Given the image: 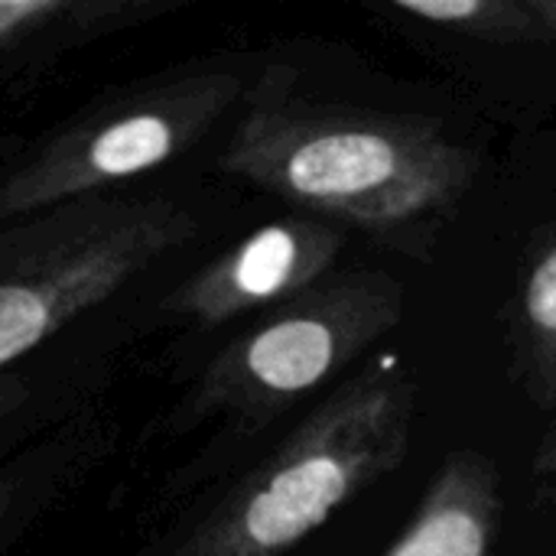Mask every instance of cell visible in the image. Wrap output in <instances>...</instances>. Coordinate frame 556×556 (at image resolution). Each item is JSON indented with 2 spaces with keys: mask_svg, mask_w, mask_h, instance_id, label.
I'll return each mask as SVG.
<instances>
[{
  "mask_svg": "<svg viewBox=\"0 0 556 556\" xmlns=\"http://www.w3.org/2000/svg\"><path fill=\"white\" fill-rule=\"evenodd\" d=\"M345 248L342 225L313 215H290L254 228L189 280L163 309L199 326H225L251 313H270L336 270Z\"/></svg>",
  "mask_w": 556,
  "mask_h": 556,
  "instance_id": "6",
  "label": "cell"
},
{
  "mask_svg": "<svg viewBox=\"0 0 556 556\" xmlns=\"http://www.w3.org/2000/svg\"><path fill=\"white\" fill-rule=\"evenodd\" d=\"M498 515L495 466L472 450L453 453L384 556H492Z\"/></svg>",
  "mask_w": 556,
  "mask_h": 556,
  "instance_id": "8",
  "label": "cell"
},
{
  "mask_svg": "<svg viewBox=\"0 0 556 556\" xmlns=\"http://www.w3.org/2000/svg\"><path fill=\"white\" fill-rule=\"evenodd\" d=\"M29 401V384H26V378L23 375H13V371H7V375H0V427H7L16 414H20V407Z\"/></svg>",
  "mask_w": 556,
  "mask_h": 556,
  "instance_id": "11",
  "label": "cell"
},
{
  "mask_svg": "<svg viewBox=\"0 0 556 556\" xmlns=\"http://www.w3.org/2000/svg\"><path fill=\"white\" fill-rule=\"evenodd\" d=\"M417 384L384 352L336 388L166 556H283L391 476L410 450Z\"/></svg>",
  "mask_w": 556,
  "mask_h": 556,
  "instance_id": "2",
  "label": "cell"
},
{
  "mask_svg": "<svg viewBox=\"0 0 556 556\" xmlns=\"http://www.w3.org/2000/svg\"><path fill=\"white\" fill-rule=\"evenodd\" d=\"M0 91H3V81H0ZM16 147H20V140H16V137L0 134V163H10V160L16 156Z\"/></svg>",
  "mask_w": 556,
  "mask_h": 556,
  "instance_id": "14",
  "label": "cell"
},
{
  "mask_svg": "<svg viewBox=\"0 0 556 556\" xmlns=\"http://www.w3.org/2000/svg\"><path fill=\"white\" fill-rule=\"evenodd\" d=\"M199 231L169 195H94L0 228V375Z\"/></svg>",
  "mask_w": 556,
  "mask_h": 556,
  "instance_id": "3",
  "label": "cell"
},
{
  "mask_svg": "<svg viewBox=\"0 0 556 556\" xmlns=\"http://www.w3.org/2000/svg\"><path fill=\"white\" fill-rule=\"evenodd\" d=\"M404 287L388 270H332L231 339L205 365L192 407L231 420H267L388 336L404 319Z\"/></svg>",
  "mask_w": 556,
  "mask_h": 556,
  "instance_id": "5",
  "label": "cell"
},
{
  "mask_svg": "<svg viewBox=\"0 0 556 556\" xmlns=\"http://www.w3.org/2000/svg\"><path fill=\"white\" fill-rule=\"evenodd\" d=\"M541 472L556 476V440H551V446H547V453H544V459H541Z\"/></svg>",
  "mask_w": 556,
  "mask_h": 556,
  "instance_id": "15",
  "label": "cell"
},
{
  "mask_svg": "<svg viewBox=\"0 0 556 556\" xmlns=\"http://www.w3.org/2000/svg\"><path fill=\"white\" fill-rule=\"evenodd\" d=\"M531 13L538 20V33H541V46L556 49V0H528Z\"/></svg>",
  "mask_w": 556,
  "mask_h": 556,
  "instance_id": "13",
  "label": "cell"
},
{
  "mask_svg": "<svg viewBox=\"0 0 556 556\" xmlns=\"http://www.w3.org/2000/svg\"><path fill=\"white\" fill-rule=\"evenodd\" d=\"M20 502H23V479L20 476H0V531L13 521Z\"/></svg>",
  "mask_w": 556,
  "mask_h": 556,
  "instance_id": "12",
  "label": "cell"
},
{
  "mask_svg": "<svg viewBox=\"0 0 556 556\" xmlns=\"http://www.w3.org/2000/svg\"><path fill=\"white\" fill-rule=\"evenodd\" d=\"M218 163L313 218L381 238L453 212L479 169L476 153L427 117L300 101L280 78L248 98Z\"/></svg>",
  "mask_w": 556,
  "mask_h": 556,
  "instance_id": "1",
  "label": "cell"
},
{
  "mask_svg": "<svg viewBox=\"0 0 556 556\" xmlns=\"http://www.w3.org/2000/svg\"><path fill=\"white\" fill-rule=\"evenodd\" d=\"M511 336L531 394L556 414V235L521 274Z\"/></svg>",
  "mask_w": 556,
  "mask_h": 556,
  "instance_id": "9",
  "label": "cell"
},
{
  "mask_svg": "<svg viewBox=\"0 0 556 556\" xmlns=\"http://www.w3.org/2000/svg\"><path fill=\"white\" fill-rule=\"evenodd\" d=\"M391 10L492 46H541L528 0H394Z\"/></svg>",
  "mask_w": 556,
  "mask_h": 556,
  "instance_id": "10",
  "label": "cell"
},
{
  "mask_svg": "<svg viewBox=\"0 0 556 556\" xmlns=\"http://www.w3.org/2000/svg\"><path fill=\"white\" fill-rule=\"evenodd\" d=\"M244 94L228 65H186L134 81L78 111L0 176V222L108 195L192 150Z\"/></svg>",
  "mask_w": 556,
  "mask_h": 556,
  "instance_id": "4",
  "label": "cell"
},
{
  "mask_svg": "<svg viewBox=\"0 0 556 556\" xmlns=\"http://www.w3.org/2000/svg\"><path fill=\"white\" fill-rule=\"evenodd\" d=\"M182 0H0V81L169 16Z\"/></svg>",
  "mask_w": 556,
  "mask_h": 556,
  "instance_id": "7",
  "label": "cell"
}]
</instances>
